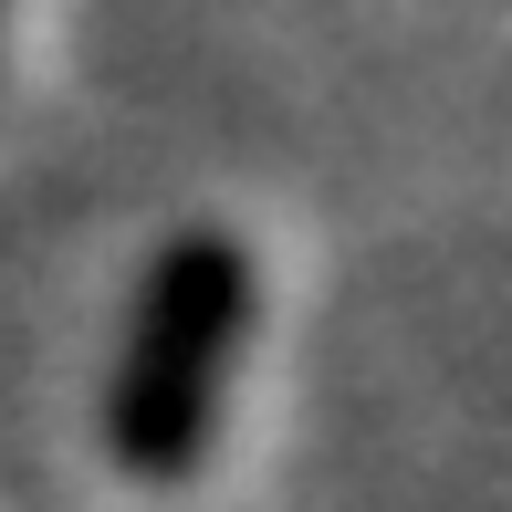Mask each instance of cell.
Here are the masks:
<instances>
[{"instance_id":"6da1fadb","label":"cell","mask_w":512,"mask_h":512,"mask_svg":"<svg viewBox=\"0 0 512 512\" xmlns=\"http://www.w3.org/2000/svg\"><path fill=\"white\" fill-rule=\"evenodd\" d=\"M241 335H251L241 241H230V230H178V241L157 251L147 293H136L126 345H115V377H105V450L126 460L136 481H189L209 460Z\"/></svg>"}]
</instances>
